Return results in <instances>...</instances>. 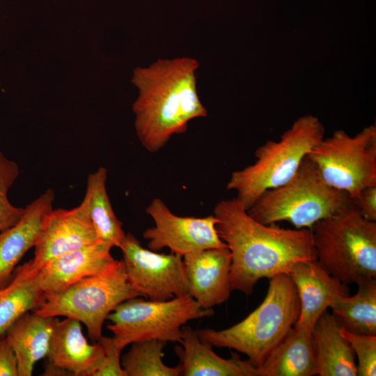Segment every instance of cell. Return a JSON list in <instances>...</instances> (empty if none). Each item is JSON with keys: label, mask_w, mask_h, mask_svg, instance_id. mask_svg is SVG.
<instances>
[{"label": "cell", "mask_w": 376, "mask_h": 376, "mask_svg": "<svg viewBox=\"0 0 376 376\" xmlns=\"http://www.w3.org/2000/svg\"><path fill=\"white\" fill-rule=\"evenodd\" d=\"M216 228L231 254L232 290L250 295L264 278L290 274L299 262L315 260L310 228H283L253 219L234 198L215 206Z\"/></svg>", "instance_id": "1"}, {"label": "cell", "mask_w": 376, "mask_h": 376, "mask_svg": "<svg viewBox=\"0 0 376 376\" xmlns=\"http://www.w3.org/2000/svg\"><path fill=\"white\" fill-rule=\"evenodd\" d=\"M198 66L189 57L159 58L134 70L132 82L139 90L134 126L147 150H159L173 135L185 133L190 120L207 116L196 90Z\"/></svg>", "instance_id": "2"}, {"label": "cell", "mask_w": 376, "mask_h": 376, "mask_svg": "<svg viewBox=\"0 0 376 376\" xmlns=\"http://www.w3.org/2000/svg\"><path fill=\"white\" fill-rule=\"evenodd\" d=\"M300 304L288 274L269 279L263 302L244 320L230 327L196 329L198 338L211 347H227L246 355L256 367L285 337L296 323Z\"/></svg>", "instance_id": "3"}, {"label": "cell", "mask_w": 376, "mask_h": 376, "mask_svg": "<svg viewBox=\"0 0 376 376\" xmlns=\"http://www.w3.org/2000/svg\"><path fill=\"white\" fill-rule=\"evenodd\" d=\"M311 230L316 260L331 276L347 285L376 279V221L362 217L352 202Z\"/></svg>", "instance_id": "4"}, {"label": "cell", "mask_w": 376, "mask_h": 376, "mask_svg": "<svg viewBox=\"0 0 376 376\" xmlns=\"http://www.w3.org/2000/svg\"><path fill=\"white\" fill-rule=\"evenodd\" d=\"M352 202L346 192L324 180L306 155L289 181L265 191L246 211L263 224L287 221L297 229H311L318 221L343 210Z\"/></svg>", "instance_id": "5"}, {"label": "cell", "mask_w": 376, "mask_h": 376, "mask_svg": "<svg viewBox=\"0 0 376 376\" xmlns=\"http://www.w3.org/2000/svg\"><path fill=\"white\" fill-rule=\"evenodd\" d=\"M324 134L318 118H299L279 141H268L256 150L254 164L233 172L227 189L236 191L237 199L247 210L265 191L289 181Z\"/></svg>", "instance_id": "6"}, {"label": "cell", "mask_w": 376, "mask_h": 376, "mask_svg": "<svg viewBox=\"0 0 376 376\" xmlns=\"http://www.w3.org/2000/svg\"><path fill=\"white\" fill-rule=\"evenodd\" d=\"M139 296L127 279L123 260H117L107 270L45 297V302L33 312L45 317L77 320L86 326L89 338L97 342L102 336L107 316L120 303Z\"/></svg>", "instance_id": "7"}, {"label": "cell", "mask_w": 376, "mask_h": 376, "mask_svg": "<svg viewBox=\"0 0 376 376\" xmlns=\"http://www.w3.org/2000/svg\"><path fill=\"white\" fill-rule=\"evenodd\" d=\"M133 297L120 303L107 318V326L121 349L134 342L159 340L178 342L182 327L192 320L209 318L212 308L205 309L190 295L166 301L144 300Z\"/></svg>", "instance_id": "8"}, {"label": "cell", "mask_w": 376, "mask_h": 376, "mask_svg": "<svg viewBox=\"0 0 376 376\" xmlns=\"http://www.w3.org/2000/svg\"><path fill=\"white\" fill-rule=\"evenodd\" d=\"M324 180L351 199L376 186V127H365L354 136L343 130L322 139L308 153Z\"/></svg>", "instance_id": "9"}, {"label": "cell", "mask_w": 376, "mask_h": 376, "mask_svg": "<svg viewBox=\"0 0 376 376\" xmlns=\"http://www.w3.org/2000/svg\"><path fill=\"white\" fill-rule=\"evenodd\" d=\"M119 248L127 279L141 296L166 301L189 295L182 256L146 249L130 233Z\"/></svg>", "instance_id": "10"}, {"label": "cell", "mask_w": 376, "mask_h": 376, "mask_svg": "<svg viewBox=\"0 0 376 376\" xmlns=\"http://www.w3.org/2000/svg\"><path fill=\"white\" fill-rule=\"evenodd\" d=\"M146 212L155 223L143 233L152 251L166 247L183 257L206 249L228 247L218 234L217 219L214 214L202 218L179 217L159 198L153 199Z\"/></svg>", "instance_id": "11"}, {"label": "cell", "mask_w": 376, "mask_h": 376, "mask_svg": "<svg viewBox=\"0 0 376 376\" xmlns=\"http://www.w3.org/2000/svg\"><path fill=\"white\" fill-rule=\"evenodd\" d=\"M98 242L81 203L69 210L53 209L34 246L33 258L26 263L27 269L31 275H37L52 260Z\"/></svg>", "instance_id": "12"}, {"label": "cell", "mask_w": 376, "mask_h": 376, "mask_svg": "<svg viewBox=\"0 0 376 376\" xmlns=\"http://www.w3.org/2000/svg\"><path fill=\"white\" fill-rule=\"evenodd\" d=\"M182 260L189 295L202 308L211 309L228 299L232 290L231 254L228 247L188 253Z\"/></svg>", "instance_id": "13"}, {"label": "cell", "mask_w": 376, "mask_h": 376, "mask_svg": "<svg viewBox=\"0 0 376 376\" xmlns=\"http://www.w3.org/2000/svg\"><path fill=\"white\" fill-rule=\"evenodd\" d=\"M289 276L300 304L299 318L294 326L308 331L336 299L350 295L348 285L329 274L316 259L295 264Z\"/></svg>", "instance_id": "14"}, {"label": "cell", "mask_w": 376, "mask_h": 376, "mask_svg": "<svg viewBox=\"0 0 376 376\" xmlns=\"http://www.w3.org/2000/svg\"><path fill=\"white\" fill-rule=\"evenodd\" d=\"M111 249L98 242L47 263L38 274L45 297L58 295L79 281L109 269L117 260L112 257Z\"/></svg>", "instance_id": "15"}, {"label": "cell", "mask_w": 376, "mask_h": 376, "mask_svg": "<svg viewBox=\"0 0 376 376\" xmlns=\"http://www.w3.org/2000/svg\"><path fill=\"white\" fill-rule=\"evenodd\" d=\"M53 365L75 376H94L104 359L102 345L88 343L81 322L65 318L55 321L47 354Z\"/></svg>", "instance_id": "16"}, {"label": "cell", "mask_w": 376, "mask_h": 376, "mask_svg": "<svg viewBox=\"0 0 376 376\" xmlns=\"http://www.w3.org/2000/svg\"><path fill=\"white\" fill-rule=\"evenodd\" d=\"M54 193L51 189L24 208L20 219L0 233V288L11 279L16 266L34 247L45 221L53 210Z\"/></svg>", "instance_id": "17"}, {"label": "cell", "mask_w": 376, "mask_h": 376, "mask_svg": "<svg viewBox=\"0 0 376 376\" xmlns=\"http://www.w3.org/2000/svg\"><path fill=\"white\" fill-rule=\"evenodd\" d=\"M179 343L181 346L175 345L174 351L180 360V375L260 376L258 368L237 353L231 352L229 359L218 356L189 325L182 327Z\"/></svg>", "instance_id": "18"}, {"label": "cell", "mask_w": 376, "mask_h": 376, "mask_svg": "<svg viewBox=\"0 0 376 376\" xmlns=\"http://www.w3.org/2000/svg\"><path fill=\"white\" fill-rule=\"evenodd\" d=\"M337 318L325 311L311 331L316 373L320 376H357L356 357Z\"/></svg>", "instance_id": "19"}, {"label": "cell", "mask_w": 376, "mask_h": 376, "mask_svg": "<svg viewBox=\"0 0 376 376\" xmlns=\"http://www.w3.org/2000/svg\"><path fill=\"white\" fill-rule=\"evenodd\" d=\"M56 318L27 312L15 322L5 336L17 360L18 376H31L36 363L47 357Z\"/></svg>", "instance_id": "20"}, {"label": "cell", "mask_w": 376, "mask_h": 376, "mask_svg": "<svg viewBox=\"0 0 376 376\" xmlns=\"http://www.w3.org/2000/svg\"><path fill=\"white\" fill-rule=\"evenodd\" d=\"M311 334L294 326L258 367L260 376L316 375Z\"/></svg>", "instance_id": "21"}, {"label": "cell", "mask_w": 376, "mask_h": 376, "mask_svg": "<svg viewBox=\"0 0 376 376\" xmlns=\"http://www.w3.org/2000/svg\"><path fill=\"white\" fill-rule=\"evenodd\" d=\"M107 169L100 167L87 178L81 201L99 241L112 247H120L125 233L123 224L115 214L106 189Z\"/></svg>", "instance_id": "22"}, {"label": "cell", "mask_w": 376, "mask_h": 376, "mask_svg": "<svg viewBox=\"0 0 376 376\" xmlns=\"http://www.w3.org/2000/svg\"><path fill=\"white\" fill-rule=\"evenodd\" d=\"M45 299L38 275H31L26 263L17 267L10 281L0 288V336L22 315L39 308Z\"/></svg>", "instance_id": "23"}, {"label": "cell", "mask_w": 376, "mask_h": 376, "mask_svg": "<svg viewBox=\"0 0 376 376\" xmlns=\"http://www.w3.org/2000/svg\"><path fill=\"white\" fill-rule=\"evenodd\" d=\"M357 285L354 295L338 297L329 308L346 330L376 335V279H364Z\"/></svg>", "instance_id": "24"}, {"label": "cell", "mask_w": 376, "mask_h": 376, "mask_svg": "<svg viewBox=\"0 0 376 376\" xmlns=\"http://www.w3.org/2000/svg\"><path fill=\"white\" fill-rule=\"evenodd\" d=\"M132 346L121 359V366L126 376H179L180 366L171 367L162 361L166 343L147 340L131 343Z\"/></svg>", "instance_id": "25"}, {"label": "cell", "mask_w": 376, "mask_h": 376, "mask_svg": "<svg viewBox=\"0 0 376 376\" xmlns=\"http://www.w3.org/2000/svg\"><path fill=\"white\" fill-rule=\"evenodd\" d=\"M19 173L17 164L8 159L0 149V233L14 226L24 212V208L13 205L8 196Z\"/></svg>", "instance_id": "26"}, {"label": "cell", "mask_w": 376, "mask_h": 376, "mask_svg": "<svg viewBox=\"0 0 376 376\" xmlns=\"http://www.w3.org/2000/svg\"><path fill=\"white\" fill-rule=\"evenodd\" d=\"M342 334L357 357V376L376 375V335L359 334L342 327Z\"/></svg>", "instance_id": "27"}, {"label": "cell", "mask_w": 376, "mask_h": 376, "mask_svg": "<svg viewBox=\"0 0 376 376\" xmlns=\"http://www.w3.org/2000/svg\"><path fill=\"white\" fill-rule=\"evenodd\" d=\"M97 342L103 348L104 359L94 376H126L121 366L120 354L123 349L116 344L112 337L102 336Z\"/></svg>", "instance_id": "28"}, {"label": "cell", "mask_w": 376, "mask_h": 376, "mask_svg": "<svg viewBox=\"0 0 376 376\" xmlns=\"http://www.w3.org/2000/svg\"><path fill=\"white\" fill-rule=\"evenodd\" d=\"M352 203L365 219L376 221V186L363 189Z\"/></svg>", "instance_id": "29"}, {"label": "cell", "mask_w": 376, "mask_h": 376, "mask_svg": "<svg viewBox=\"0 0 376 376\" xmlns=\"http://www.w3.org/2000/svg\"><path fill=\"white\" fill-rule=\"evenodd\" d=\"M0 376H18L17 360L5 334L0 336Z\"/></svg>", "instance_id": "30"}, {"label": "cell", "mask_w": 376, "mask_h": 376, "mask_svg": "<svg viewBox=\"0 0 376 376\" xmlns=\"http://www.w3.org/2000/svg\"><path fill=\"white\" fill-rule=\"evenodd\" d=\"M42 375H72V374L68 370L57 367L49 361Z\"/></svg>", "instance_id": "31"}]
</instances>
